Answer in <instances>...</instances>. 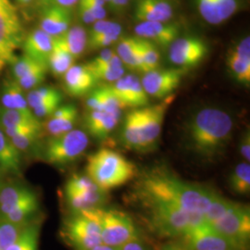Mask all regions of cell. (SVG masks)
<instances>
[{"label": "cell", "mask_w": 250, "mask_h": 250, "mask_svg": "<svg viewBox=\"0 0 250 250\" xmlns=\"http://www.w3.org/2000/svg\"><path fill=\"white\" fill-rule=\"evenodd\" d=\"M108 86L125 107L138 108L148 103V96L144 89L141 80L135 75H124Z\"/></svg>", "instance_id": "cell-14"}, {"label": "cell", "mask_w": 250, "mask_h": 250, "mask_svg": "<svg viewBox=\"0 0 250 250\" xmlns=\"http://www.w3.org/2000/svg\"><path fill=\"white\" fill-rule=\"evenodd\" d=\"M102 244L121 248L127 242L138 238L133 220L116 209H97Z\"/></svg>", "instance_id": "cell-8"}, {"label": "cell", "mask_w": 250, "mask_h": 250, "mask_svg": "<svg viewBox=\"0 0 250 250\" xmlns=\"http://www.w3.org/2000/svg\"><path fill=\"white\" fill-rule=\"evenodd\" d=\"M97 208L74 212L65 224V233L77 250H90L101 245Z\"/></svg>", "instance_id": "cell-7"}, {"label": "cell", "mask_w": 250, "mask_h": 250, "mask_svg": "<svg viewBox=\"0 0 250 250\" xmlns=\"http://www.w3.org/2000/svg\"><path fill=\"white\" fill-rule=\"evenodd\" d=\"M129 1L130 0H110L109 5L111 6L112 9H116V10H122L128 5Z\"/></svg>", "instance_id": "cell-52"}, {"label": "cell", "mask_w": 250, "mask_h": 250, "mask_svg": "<svg viewBox=\"0 0 250 250\" xmlns=\"http://www.w3.org/2000/svg\"><path fill=\"white\" fill-rule=\"evenodd\" d=\"M135 36L151 41L155 45L170 46L180 35V26L169 21H140L134 27Z\"/></svg>", "instance_id": "cell-15"}, {"label": "cell", "mask_w": 250, "mask_h": 250, "mask_svg": "<svg viewBox=\"0 0 250 250\" xmlns=\"http://www.w3.org/2000/svg\"><path fill=\"white\" fill-rule=\"evenodd\" d=\"M122 112L107 113L91 110L85 117V127L89 134L99 140L106 139L120 122Z\"/></svg>", "instance_id": "cell-20"}, {"label": "cell", "mask_w": 250, "mask_h": 250, "mask_svg": "<svg viewBox=\"0 0 250 250\" xmlns=\"http://www.w3.org/2000/svg\"><path fill=\"white\" fill-rule=\"evenodd\" d=\"M54 37L40 28L32 31L23 39L22 47L24 54L38 62L48 66V59L52 51Z\"/></svg>", "instance_id": "cell-18"}, {"label": "cell", "mask_w": 250, "mask_h": 250, "mask_svg": "<svg viewBox=\"0 0 250 250\" xmlns=\"http://www.w3.org/2000/svg\"><path fill=\"white\" fill-rule=\"evenodd\" d=\"M86 65V64H85ZM97 82L114 83L125 75V65L119 56L115 54L110 61L99 67L89 68Z\"/></svg>", "instance_id": "cell-31"}, {"label": "cell", "mask_w": 250, "mask_h": 250, "mask_svg": "<svg viewBox=\"0 0 250 250\" xmlns=\"http://www.w3.org/2000/svg\"><path fill=\"white\" fill-rule=\"evenodd\" d=\"M208 52L204 40L197 36L178 37L170 45V62L182 69L195 67L201 62Z\"/></svg>", "instance_id": "cell-11"}, {"label": "cell", "mask_w": 250, "mask_h": 250, "mask_svg": "<svg viewBox=\"0 0 250 250\" xmlns=\"http://www.w3.org/2000/svg\"><path fill=\"white\" fill-rule=\"evenodd\" d=\"M64 86L72 97H82L94 88L98 83L86 65H72L63 75Z\"/></svg>", "instance_id": "cell-17"}, {"label": "cell", "mask_w": 250, "mask_h": 250, "mask_svg": "<svg viewBox=\"0 0 250 250\" xmlns=\"http://www.w3.org/2000/svg\"><path fill=\"white\" fill-rule=\"evenodd\" d=\"M23 28L11 0H0V72L23 42Z\"/></svg>", "instance_id": "cell-5"}, {"label": "cell", "mask_w": 250, "mask_h": 250, "mask_svg": "<svg viewBox=\"0 0 250 250\" xmlns=\"http://www.w3.org/2000/svg\"><path fill=\"white\" fill-rule=\"evenodd\" d=\"M211 225L238 250L246 249L250 237V213L248 207L232 202L223 217Z\"/></svg>", "instance_id": "cell-9"}, {"label": "cell", "mask_w": 250, "mask_h": 250, "mask_svg": "<svg viewBox=\"0 0 250 250\" xmlns=\"http://www.w3.org/2000/svg\"><path fill=\"white\" fill-rule=\"evenodd\" d=\"M78 13L82 21L86 24H93L95 21H97L83 0L78 1Z\"/></svg>", "instance_id": "cell-48"}, {"label": "cell", "mask_w": 250, "mask_h": 250, "mask_svg": "<svg viewBox=\"0 0 250 250\" xmlns=\"http://www.w3.org/2000/svg\"><path fill=\"white\" fill-rule=\"evenodd\" d=\"M10 64H11V72H12L14 80H18L20 78L25 76L40 65H45L43 63L36 62L32 58L28 57L25 54L20 57H14L13 60L10 62Z\"/></svg>", "instance_id": "cell-39"}, {"label": "cell", "mask_w": 250, "mask_h": 250, "mask_svg": "<svg viewBox=\"0 0 250 250\" xmlns=\"http://www.w3.org/2000/svg\"><path fill=\"white\" fill-rule=\"evenodd\" d=\"M232 203V201L220 197L215 193L210 204L203 215L206 222L209 224H214L215 222L223 217Z\"/></svg>", "instance_id": "cell-40"}, {"label": "cell", "mask_w": 250, "mask_h": 250, "mask_svg": "<svg viewBox=\"0 0 250 250\" xmlns=\"http://www.w3.org/2000/svg\"><path fill=\"white\" fill-rule=\"evenodd\" d=\"M24 227V224H10L8 222H0V250H7L15 241L19 233Z\"/></svg>", "instance_id": "cell-42"}, {"label": "cell", "mask_w": 250, "mask_h": 250, "mask_svg": "<svg viewBox=\"0 0 250 250\" xmlns=\"http://www.w3.org/2000/svg\"><path fill=\"white\" fill-rule=\"evenodd\" d=\"M78 115L76 106L72 104L60 106L46 124L47 133L51 136H56L72 131L77 123Z\"/></svg>", "instance_id": "cell-21"}, {"label": "cell", "mask_w": 250, "mask_h": 250, "mask_svg": "<svg viewBox=\"0 0 250 250\" xmlns=\"http://www.w3.org/2000/svg\"><path fill=\"white\" fill-rule=\"evenodd\" d=\"M71 9L60 6H45L40 18V29L52 37L63 35L72 25Z\"/></svg>", "instance_id": "cell-16"}, {"label": "cell", "mask_w": 250, "mask_h": 250, "mask_svg": "<svg viewBox=\"0 0 250 250\" xmlns=\"http://www.w3.org/2000/svg\"><path fill=\"white\" fill-rule=\"evenodd\" d=\"M88 135L82 130L72 129L65 134L51 136L44 147V159L53 165H65L76 161L85 152Z\"/></svg>", "instance_id": "cell-6"}, {"label": "cell", "mask_w": 250, "mask_h": 250, "mask_svg": "<svg viewBox=\"0 0 250 250\" xmlns=\"http://www.w3.org/2000/svg\"><path fill=\"white\" fill-rule=\"evenodd\" d=\"M122 141L127 148L141 151L138 108H134L125 116L122 131Z\"/></svg>", "instance_id": "cell-28"}, {"label": "cell", "mask_w": 250, "mask_h": 250, "mask_svg": "<svg viewBox=\"0 0 250 250\" xmlns=\"http://www.w3.org/2000/svg\"><path fill=\"white\" fill-rule=\"evenodd\" d=\"M62 94L51 86H41L32 89L26 95L27 103L33 110L43 104L53 100H62Z\"/></svg>", "instance_id": "cell-36"}, {"label": "cell", "mask_w": 250, "mask_h": 250, "mask_svg": "<svg viewBox=\"0 0 250 250\" xmlns=\"http://www.w3.org/2000/svg\"><path fill=\"white\" fill-rule=\"evenodd\" d=\"M140 191L145 199L167 202L201 215L205 213L215 194L161 169L150 170L144 175L140 181Z\"/></svg>", "instance_id": "cell-1"}, {"label": "cell", "mask_w": 250, "mask_h": 250, "mask_svg": "<svg viewBox=\"0 0 250 250\" xmlns=\"http://www.w3.org/2000/svg\"><path fill=\"white\" fill-rule=\"evenodd\" d=\"M19 3H21V4H27V3H29V2H31V1H33V0H17Z\"/></svg>", "instance_id": "cell-55"}, {"label": "cell", "mask_w": 250, "mask_h": 250, "mask_svg": "<svg viewBox=\"0 0 250 250\" xmlns=\"http://www.w3.org/2000/svg\"><path fill=\"white\" fill-rule=\"evenodd\" d=\"M47 71H48L47 65H40L25 76L15 81L23 90L35 89L45 81Z\"/></svg>", "instance_id": "cell-41"}, {"label": "cell", "mask_w": 250, "mask_h": 250, "mask_svg": "<svg viewBox=\"0 0 250 250\" xmlns=\"http://www.w3.org/2000/svg\"><path fill=\"white\" fill-rule=\"evenodd\" d=\"M76 60L80 57L87 45V33L82 26H71L63 35L54 37Z\"/></svg>", "instance_id": "cell-26"}, {"label": "cell", "mask_w": 250, "mask_h": 250, "mask_svg": "<svg viewBox=\"0 0 250 250\" xmlns=\"http://www.w3.org/2000/svg\"><path fill=\"white\" fill-rule=\"evenodd\" d=\"M39 227L36 224L24 225L22 230L7 250H38Z\"/></svg>", "instance_id": "cell-34"}, {"label": "cell", "mask_w": 250, "mask_h": 250, "mask_svg": "<svg viewBox=\"0 0 250 250\" xmlns=\"http://www.w3.org/2000/svg\"><path fill=\"white\" fill-rule=\"evenodd\" d=\"M120 250H147L144 246L143 243L138 238L127 242L124 246L120 248Z\"/></svg>", "instance_id": "cell-51"}, {"label": "cell", "mask_w": 250, "mask_h": 250, "mask_svg": "<svg viewBox=\"0 0 250 250\" xmlns=\"http://www.w3.org/2000/svg\"><path fill=\"white\" fill-rule=\"evenodd\" d=\"M122 32H123L122 25L112 21L110 26L108 27L104 33H102L101 35H99L95 38L88 39L86 47H88L90 50L106 48L108 45L116 42L119 37L122 35Z\"/></svg>", "instance_id": "cell-38"}, {"label": "cell", "mask_w": 250, "mask_h": 250, "mask_svg": "<svg viewBox=\"0 0 250 250\" xmlns=\"http://www.w3.org/2000/svg\"><path fill=\"white\" fill-rule=\"evenodd\" d=\"M189 250H240L204 221L184 235Z\"/></svg>", "instance_id": "cell-13"}, {"label": "cell", "mask_w": 250, "mask_h": 250, "mask_svg": "<svg viewBox=\"0 0 250 250\" xmlns=\"http://www.w3.org/2000/svg\"><path fill=\"white\" fill-rule=\"evenodd\" d=\"M231 116L217 107L202 108L186 125L188 148L201 159L212 161L224 153L232 136Z\"/></svg>", "instance_id": "cell-2"}, {"label": "cell", "mask_w": 250, "mask_h": 250, "mask_svg": "<svg viewBox=\"0 0 250 250\" xmlns=\"http://www.w3.org/2000/svg\"><path fill=\"white\" fill-rule=\"evenodd\" d=\"M86 106L90 111L96 110L107 113L122 112L125 107L109 86L94 90L86 99Z\"/></svg>", "instance_id": "cell-22"}, {"label": "cell", "mask_w": 250, "mask_h": 250, "mask_svg": "<svg viewBox=\"0 0 250 250\" xmlns=\"http://www.w3.org/2000/svg\"><path fill=\"white\" fill-rule=\"evenodd\" d=\"M146 201L150 208L154 228L165 236H184L193 227L205 221L203 215L190 212L178 206L158 200Z\"/></svg>", "instance_id": "cell-4"}, {"label": "cell", "mask_w": 250, "mask_h": 250, "mask_svg": "<svg viewBox=\"0 0 250 250\" xmlns=\"http://www.w3.org/2000/svg\"><path fill=\"white\" fill-rule=\"evenodd\" d=\"M62 102V100H53L34 108L32 111L37 119L50 117L56 111V109L61 106Z\"/></svg>", "instance_id": "cell-46"}, {"label": "cell", "mask_w": 250, "mask_h": 250, "mask_svg": "<svg viewBox=\"0 0 250 250\" xmlns=\"http://www.w3.org/2000/svg\"><path fill=\"white\" fill-rule=\"evenodd\" d=\"M104 1H105L106 4H109L110 3V0H104Z\"/></svg>", "instance_id": "cell-56"}, {"label": "cell", "mask_w": 250, "mask_h": 250, "mask_svg": "<svg viewBox=\"0 0 250 250\" xmlns=\"http://www.w3.org/2000/svg\"><path fill=\"white\" fill-rule=\"evenodd\" d=\"M90 250H120V248H115V247H110V246H107L104 244L99 245L97 247H95L94 249Z\"/></svg>", "instance_id": "cell-53"}, {"label": "cell", "mask_w": 250, "mask_h": 250, "mask_svg": "<svg viewBox=\"0 0 250 250\" xmlns=\"http://www.w3.org/2000/svg\"><path fill=\"white\" fill-rule=\"evenodd\" d=\"M86 175L98 188L107 192L133 180L136 166L119 152L101 148L87 158Z\"/></svg>", "instance_id": "cell-3"}, {"label": "cell", "mask_w": 250, "mask_h": 250, "mask_svg": "<svg viewBox=\"0 0 250 250\" xmlns=\"http://www.w3.org/2000/svg\"><path fill=\"white\" fill-rule=\"evenodd\" d=\"M160 59L161 54L157 48V45L151 41L140 38L141 72L146 73L159 68Z\"/></svg>", "instance_id": "cell-37"}, {"label": "cell", "mask_w": 250, "mask_h": 250, "mask_svg": "<svg viewBox=\"0 0 250 250\" xmlns=\"http://www.w3.org/2000/svg\"><path fill=\"white\" fill-rule=\"evenodd\" d=\"M79 0H41L42 5L45 6H60L66 9H72L78 4Z\"/></svg>", "instance_id": "cell-50"}, {"label": "cell", "mask_w": 250, "mask_h": 250, "mask_svg": "<svg viewBox=\"0 0 250 250\" xmlns=\"http://www.w3.org/2000/svg\"><path fill=\"white\" fill-rule=\"evenodd\" d=\"M162 250H189L187 247H182L179 245H169L166 246Z\"/></svg>", "instance_id": "cell-54"}, {"label": "cell", "mask_w": 250, "mask_h": 250, "mask_svg": "<svg viewBox=\"0 0 250 250\" xmlns=\"http://www.w3.org/2000/svg\"><path fill=\"white\" fill-rule=\"evenodd\" d=\"M226 65L234 80L246 86L250 85V57L238 55L230 49L226 57Z\"/></svg>", "instance_id": "cell-29"}, {"label": "cell", "mask_w": 250, "mask_h": 250, "mask_svg": "<svg viewBox=\"0 0 250 250\" xmlns=\"http://www.w3.org/2000/svg\"><path fill=\"white\" fill-rule=\"evenodd\" d=\"M170 101V98H166L165 101L160 104L138 107L141 151L150 149L160 138L165 114Z\"/></svg>", "instance_id": "cell-10"}, {"label": "cell", "mask_w": 250, "mask_h": 250, "mask_svg": "<svg viewBox=\"0 0 250 250\" xmlns=\"http://www.w3.org/2000/svg\"><path fill=\"white\" fill-rule=\"evenodd\" d=\"M75 59L69 53L56 38H54L53 48L48 59V69L55 76H63L72 67Z\"/></svg>", "instance_id": "cell-30"}, {"label": "cell", "mask_w": 250, "mask_h": 250, "mask_svg": "<svg viewBox=\"0 0 250 250\" xmlns=\"http://www.w3.org/2000/svg\"><path fill=\"white\" fill-rule=\"evenodd\" d=\"M182 68L174 69H155L146 72L141 80L147 96L156 99L168 98L177 89L185 74Z\"/></svg>", "instance_id": "cell-12"}, {"label": "cell", "mask_w": 250, "mask_h": 250, "mask_svg": "<svg viewBox=\"0 0 250 250\" xmlns=\"http://www.w3.org/2000/svg\"><path fill=\"white\" fill-rule=\"evenodd\" d=\"M21 168V151L6 134L0 130V169L9 173L18 174Z\"/></svg>", "instance_id": "cell-24"}, {"label": "cell", "mask_w": 250, "mask_h": 250, "mask_svg": "<svg viewBox=\"0 0 250 250\" xmlns=\"http://www.w3.org/2000/svg\"><path fill=\"white\" fill-rule=\"evenodd\" d=\"M35 194L22 186H9L0 189V217L8 214L16 206Z\"/></svg>", "instance_id": "cell-27"}, {"label": "cell", "mask_w": 250, "mask_h": 250, "mask_svg": "<svg viewBox=\"0 0 250 250\" xmlns=\"http://www.w3.org/2000/svg\"><path fill=\"white\" fill-rule=\"evenodd\" d=\"M116 54L126 67L136 72H141L139 37L127 36L122 38L117 45Z\"/></svg>", "instance_id": "cell-25"}, {"label": "cell", "mask_w": 250, "mask_h": 250, "mask_svg": "<svg viewBox=\"0 0 250 250\" xmlns=\"http://www.w3.org/2000/svg\"><path fill=\"white\" fill-rule=\"evenodd\" d=\"M15 80H6L3 83L1 93V102L3 107L15 109L25 113H33L28 106L26 95Z\"/></svg>", "instance_id": "cell-23"}, {"label": "cell", "mask_w": 250, "mask_h": 250, "mask_svg": "<svg viewBox=\"0 0 250 250\" xmlns=\"http://www.w3.org/2000/svg\"><path fill=\"white\" fill-rule=\"evenodd\" d=\"M38 207V198L36 194H33L31 197L16 206L8 214L1 217V220L10 224H24L27 220L36 212Z\"/></svg>", "instance_id": "cell-32"}, {"label": "cell", "mask_w": 250, "mask_h": 250, "mask_svg": "<svg viewBox=\"0 0 250 250\" xmlns=\"http://www.w3.org/2000/svg\"><path fill=\"white\" fill-rule=\"evenodd\" d=\"M42 129H35L32 131H29L24 134H20L17 136H14L12 138H9L13 145L18 148L20 151H23L28 149L38 139Z\"/></svg>", "instance_id": "cell-45"}, {"label": "cell", "mask_w": 250, "mask_h": 250, "mask_svg": "<svg viewBox=\"0 0 250 250\" xmlns=\"http://www.w3.org/2000/svg\"><path fill=\"white\" fill-rule=\"evenodd\" d=\"M173 8L169 0H137L134 17L139 21H170Z\"/></svg>", "instance_id": "cell-19"}, {"label": "cell", "mask_w": 250, "mask_h": 250, "mask_svg": "<svg viewBox=\"0 0 250 250\" xmlns=\"http://www.w3.org/2000/svg\"><path fill=\"white\" fill-rule=\"evenodd\" d=\"M232 191L238 195H247L250 191V166L249 162L236 165L229 179Z\"/></svg>", "instance_id": "cell-35"}, {"label": "cell", "mask_w": 250, "mask_h": 250, "mask_svg": "<svg viewBox=\"0 0 250 250\" xmlns=\"http://www.w3.org/2000/svg\"><path fill=\"white\" fill-rule=\"evenodd\" d=\"M196 4L200 16L208 23L212 25L222 23L216 9L214 0H196Z\"/></svg>", "instance_id": "cell-43"}, {"label": "cell", "mask_w": 250, "mask_h": 250, "mask_svg": "<svg viewBox=\"0 0 250 250\" xmlns=\"http://www.w3.org/2000/svg\"><path fill=\"white\" fill-rule=\"evenodd\" d=\"M115 54L116 52L111 48H104L97 58H95L90 62L86 63V66L89 68L99 67L100 65H103L108 61H110Z\"/></svg>", "instance_id": "cell-47"}, {"label": "cell", "mask_w": 250, "mask_h": 250, "mask_svg": "<svg viewBox=\"0 0 250 250\" xmlns=\"http://www.w3.org/2000/svg\"><path fill=\"white\" fill-rule=\"evenodd\" d=\"M240 154L243 159L247 162L250 161V131H247L243 134L240 142Z\"/></svg>", "instance_id": "cell-49"}, {"label": "cell", "mask_w": 250, "mask_h": 250, "mask_svg": "<svg viewBox=\"0 0 250 250\" xmlns=\"http://www.w3.org/2000/svg\"><path fill=\"white\" fill-rule=\"evenodd\" d=\"M0 189H1V185H0Z\"/></svg>", "instance_id": "cell-57"}, {"label": "cell", "mask_w": 250, "mask_h": 250, "mask_svg": "<svg viewBox=\"0 0 250 250\" xmlns=\"http://www.w3.org/2000/svg\"><path fill=\"white\" fill-rule=\"evenodd\" d=\"M0 123L3 126V129L41 124L39 119H37L34 113H25L5 107L0 109Z\"/></svg>", "instance_id": "cell-33"}, {"label": "cell", "mask_w": 250, "mask_h": 250, "mask_svg": "<svg viewBox=\"0 0 250 250\" xmlns=\"http://www.w3.org/2000/svg\"><path fill=\"white\" fill-rule=\"evenodd\" d=\"M97 188H99L87 175L73 174L67 181V184L65 186V192H86Z\"/></svg>", "instance_id": "cell-44"}]
</instances>
